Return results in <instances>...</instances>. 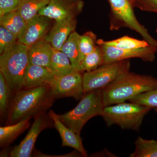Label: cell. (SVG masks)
Returning a JSON list of instances; mask_svg holds the SVG:
<instances>
[{
  "label": "cell",
  "instance_id": "cell-31",
  "mask_svg": "<svg viewBox=\"0 0 157 157\" xmlns=\"http://www.w3.org/2000/svg\"><path fill=\"white\" fill-rule=\"evenodd\" d=\"M134 1H135V0H129V1H130V2L132 3V5H133Z\"/></svg>",
  "mask_w": 157,
  "mask_h": 157
},
{
  "label": "cell",
  "instance_id": "cell-6",
  "mask_svg": "<svg viewBox=\"0 0 157 157\" xmlns=\"http://www.w3.org/2000/svg\"><path fill=\"white\" fill-rule=\"evenodd\" d=\"M110 6L109 29L118 30L127 28L140 35L150 45L157 47V41L149 34L147 30L137 20L134 8L129 0H107Z\"/></svg>",
  "mask_w": 157,
  "mask_h": 157
},
{
  "label": "cell",
  "instance_id": "cell-23",
  "mask_svg": "<svg viewBox=\"0 0 157 157\" xmlns=\"http://www.w3.org/2000/svg\"><path fill=\"white\" fill-rule=\"evenodd\" d=\"M104 56L103 50L100 45H97L94 50L83 57L80 64L82 73L89 72L104 64Z\"/></svg>",
  "mask_w": 157,
  "mask_h": 157
},
{
  "label": "cell",
  "instance_id": "cell-13",
  "mask_svg": "<svg viewBox=\"0 0 157 157\" xmlns=\"http://www.w3.org/2000/svg\"><path fill=\"white\" fill-rule=\"evenodd\" d=\"M76 25L77 21L75 17L56 21L44 39L53 48L61 50L70 34L75 31Z\"/></svg>",
  "mask_w": 157,
  "mask_h": 157
},
{
  "label": "cell",
  "instance_id": "cell-24",
  "mask_svg": "<svg viewBox=\"0 0 157 157\" xmlns=\"http://www.w3.org/2000/svg\"><path fill=\"white\" fill-rule=\"evenodd\" d=\"M135 150L131 157H157V141L139 137L135 142Z\"/></svg>",
  "mask_w": 157,
  "mask_h": 157
},
{
  "label": "cell",
  "instance_id": "cell-12",
  "mask_svg": "<svg viewBox=\"0 0 157 157\" xmlns=\"http://www.w3.org/2000/svg\"><path fill=\"white\" fill-rule=\"evenodd\" d=\"M52 19L37 15L27 23L25 29L17 41L28 47L45 39L51 28Z\"/></svg>",
  "mask_w": 157,
  "mask_h": 157
},
{
  "label": "cell",
  "instance_id": "cell-11",
  "mask_svg": "<svg viewBox=\"0 0 157 157\" xmlns=\"http://www.w3.org/2000/svg\"><path fill=\"white\" fill-rule=\"evenodd\" d=\"M84 5L82 0H50L48 5L41 9L38 14L55 21L67 17H76L82 11Z\"/></svg>",
  "mask_w": 157,
  "mask_h": 157
},
{
  "label": "cell",
  "instance_id": "cell-27",
  "mask_svg": "<svg viewBox=\"0 0 157 157\" xmlns=\"http://www.w3.org/2000/svg\"><path fill=\"white\" fill-rule=\"evenodd\" d=\"M129 101L152 109L157 108V87L151 90L141 93L130 99Z\"/></svg>",
  "mask_w": 157,
  "mask_h": 157
},
{
  "label": "cell",
  "instance_id": "cell-5",
  "mask_svg": "<svg viewBox=\"0 0 157 157\" xmlns=\"http://www.w3.org/2000/svg\"><path fill=\"white\" fill-rule=\"evenodd\" d=\"M151 109L140 104L125 102L105 107L101 116L108 126L116 124L123 129L138 131L144 117Z\"/></svg>",
  "mask_w": 157,
  "mask_h": 157
},
{
  "label": "cell",
  "instance_id": "cell-8",
  "mask_svg": "<svg viewBox=\"0 0 157 157\" xmlns=\"http://www.w3.org/2000/svg\"><path fill=\"white\" fill-rule=\"evenodd\" d=\"M83 73L75 71L63 76H55L49 84L55 99L72 97L80 100L84 94Z\"/></svg>",
  "mask_w": 157,
  "mask_h": 157
},
{
  "label": "cell",
  "instance_id": "cell-1",
  "mask_svg": "<svg viewBox=\"0 0 157 157\" xmlns=\"http://www.w3.org/2000/svg\"><path fill=\"white\" fill-rule=\"evenodd\" d=\"M54 99L49 85L20 90L13 95L6 124H12L45 113Z\"/></svg>",
  "mask_w": 157,
  "mask_h": 157
},
{
  "label": "cell",
  "instance_id": "cell-29",
  "mask_svg": "<svg viewBox=\"0 0 157 157\" xmlns=\"http://www.w3.org/2000/svg\"><path fill=\"white\" fill-rule=\"evenodd\" d=\"M20 0H0V17L19 9Z\"/></svg>",
  "mask_w": 157,
  "mask_h": 157
},
{
  "label": "cell",
  "instance_id": "cell-20",
  "mask_svg": "<svg viewBox=\"0 0 157 157\" xmlns=\"http://www.w3.org/2000/svg\"><path fill=\"white\" fill-rule=\"evenodd\" d=\"M26 24L25 20L17 11L0 17V25L14 34L17 40L24 30Z\"/></svg>",
  "mask_w": 157,
  "mask_h": 157
},
{
  "label": "cell",
  "instance_id": "cell-15",
  "mask_svg": "<svg viewBox=\"0 0 157 157\" xmlns=\"http://www.w3.org/2000/svg\"><path fill=\"white\" fill-rule=\"evenodd\" d=\"M55 76L48 68L29 63L24 77L23 88L49 85Z\"/></svg>",
  "mask_w": 157,
  "mask_h": 157
},
{
  "label": "cell",
  "instance_id": "cell-16",
  "mask_svg": "<svg viewBox=\"0 0 157 157\" xmlns=\"http://www.w3.org/2000/svg\"><path fill=\"white\" fill-rule=\"evenodd\" d=\"M52 51L53 47L45 39L37 42L29 48V63L49 67Z\"/></svg>",
  "mask_w": 157,
  "mask_h": 157
},
{
  "label": "cell",
  "instance_id": "cell-21",
  "mask_svg": "<svg viewBox=\"0 0 157 157\" xmlns=\"http://www.w3.org/2000/svg\"><path fill=\"white\" fill-rule=\"evenodd\" d=\"M97 45H109L117 48L126 49L144 48L151 45L145 40H139L128 36H124L110 41L99 39L97 40Z\"/></svg>",
  "mask_w": 157,
  "mask_h": 157
},
{
  "label": "cell",
  "instance_id": "cell-4",
  "mask_svg": "<svg viewBox=\"0 0 157 157\" xmlns=\"http://www.w3.org/2000/svg\"><path fill=\"white\" fill-rule=\"evenodd\" d=\"M29 48L17 41L0 56V72L14 94L23 87L25 73L29 64Z\"/></svg>",
  "mask_w": 157,
  "mask_h": 157
},
{
  "label": "cell",
  "instance_id": "cell-30",
  "mask_svg": "<svg viewBox=\"0 0 157 157\" xmlns=\"http://www.w3.org/2000/svg\"><path fill=\"white\" fill-rule=\"evenodd\" d=\"M133 6L143 11L157 13V0H135Z\"/></svg>",
  "mask_w": 157,
  "mask_h": 157
},
{
  "label": "cell",
  "instance_id": "cell-26",
  "mask_svg": "<svg viewBox=\"0 0 157 157\" xmlns=\"http://www.w3.org/2000/svg\"><path fill=\"white\" fill-rule=\"evenodd\" d=\"M97 36L92 32H88L80 35L78 46L82 59L94 50L97 45Z\"/></svg>",
  "mask_w": 157,
  "mask_h": 157
},
{
  "label": "cell",
  "instance_id": "cell-9",
  "mask_svg": "<svg viewBox=\"0 0 157 157\" xmlns=\"http://www.w3.org/2000/svg\"><path fill=\"white\" fill-rule=\"evenodd\" d=\"M33 123L23 140L10 151L11 157H31L35 143L39 134L43 130L53 124L49 114H40L35 118Z\"/></svg>",
  "mask_w": 157,
  "mask_h": 157
},
{
  "label": "cell",
  "instance_id": "cell-28",
  "mask_svg": "<svg viewBox=\"0 0 157 157\" xmlns=\"http://www.w3.org/2000/svg\"><path fill=\"white\" fill-rule=\"evenodd\" d=\"M17 41V38L9 30L0 26V53L11 48Z\"/></svg>",
  "mask_w": 157,
  "mask_h": 157
},
{
  "label": "cell",
  "instance_id": "cell-22",
  "mask_svg": "<svg viewBox=\"0 0 157 157\" xmlns=\"http://www.w3.org/2000/svg\"><path fill=\"white\" fill-rule=\"evenodd\" d=\"M50 0H20L17 11L27 23L48 5Z\"/></svg>",
  "mask_w": 157,
  "mask_h": 157
},
{
  "label": "cell",
  "instance_id": "cell-7",
  "mask_svg": "<svg viewBox=\"0 0 157 157\" xmlns=\"http://www.w3.org/2000/svg\"><path fill=\"white\" fill-rule=\"evenodd\" d=\"M131 63L129 59L102 65L96 70L83 73L84 94L106 87L118 78L129 72Z\"/></svg>",
  "mask_w": 157,
  "mask_h": 157
},
{
  "label": "cell",
  "instance_id": "cell-25",
  "mask_svg": "<svg viewBox=\"0 0 157 157\" xmlns=\"http://www.w3.org/2000/svg\"><path fill=\"white\" fill-rule=\"evenodd\" d=\"M14 94L0 72V113L2 119L7 118Z\"/></svg>",
  "mask_w": 157,
  "mask_h": 157
},
{
  "label": "cell",
  "instance_id": "cell-10",
  "mask_svg": "<svg viewBox=\"0 0 157 157\" xmlns=\"http://www.w3.org/2000/svg\"><path fill=\"white\" fill-rule=\"evenodd\" d=\"M104 56V64L131 58H139L144 61L152 62L155 58L157 47L150 45L137 49H121L105 45H100Z\"/></svg>",
  "mask_w": 157,
  "mask_h": 157
},
{
  "label": "cell",
  "instance_id": "cell-32",
  "mask_svg": "<svg viewBox=\"0 0 157 157\" xmlns=\"http://www.w3.org/2000/svg\"><path fill=\"white\" fill-rule=\"evenodd\" d=\"M154 109H155V112H156L157 113V108H154Z\"/></svg>",
  "mask_w": 157,
  "mask_h": 157
},
{
  "label": "cell",
  "instance_id": "cell-17",
  "mask_svg": "<svg viewBox=\"0 0 157 157\" xmlns=\"http://www.w3.org/2000/svg\"><path fill=\"white\" fill-rule=\"evenodd\" d=\"M31 119H27L12 124L0 127V146L8 147L30 125Z\"/></svg>",
  "mask_w": 157,
  "mask_h": 157
},
{
  "label": "cell",
  "instance_id": "cell-2",
  "mask_svg": "<svg viewBox=\"0 0 157 157\" xmlns=\"http://www.w3.org/2000/svg\"><path fill=\"white\" fill-rule=\"evenodd\" d=\"M157 87V78L129 72L102 88L105 107L123 103Z\"/></svg>",
  "mask_w": 157,
  "mask_h": 157
},
{
  "label": "cell",
  "instance_id": "cell-3",
  "mask_svg": "<svg viewBox=\"0 0 157 157\" xmlns=\"http://www.w3.org/2000/svg\"><path fill=\"white\" fill-rule=\"evenodd\" d=\"M105 107L102 89H100L85 93L74 109L57 115L64 124L80 135L85 124L92 118L101 116Z\"/></svg>",
  "mask_w": 157,
  "mask_h": 157
},
{
  "label": "cell",
  "instance_id": "cell-19",
  "mask_svg": "<svg viewBox=\"0 0 157 157\" xmlns=\"http://www.w3.org/2000/svg\"><path fill=\"white\" fill-rule=\"evenodd\" d=\"M48 68L55 76H63L76 71L67 55L61 50L54 48Z\"/></svg>",
  "mask_w": 157,
  "mask_h": 157
},
{
  "label": "cell",
  "instance_id": "cell-14",
  "mask_svg": "<svg viewBox=\"0 0 157 157\" xmlns=\"http://www.w3.org/2000/svg\"><path fill=\"white\" fill-rule=\"evenodd\" d=\"M49 117L52 120L53 126L59 132L62 139V146L70 147L75 150L82 156H87V151L82 144L80 135L76 134L72 129L66 126L62 123L57 114L53 111H49Z\"/></svg>",
  "mask_w": 157,
  "mask_h": 157
},
{
  "label": "cell",
  "instance_id": "cell-18",
  "mask_svg": "<svg viewBox=\"0 0 157 157\" xmlns=\"http://www.w3.org/2000/svg\"><path fill=\"white\" fill-rule=\"evenodd\" d=\"M79 36L80 35L76 31H74L68 37L60 50L69 58L74 70L80 72L82 59L78 46Z\"/></svg>",
  "mask_w": 157,
  "mask_h": 157
}]
</instances>
